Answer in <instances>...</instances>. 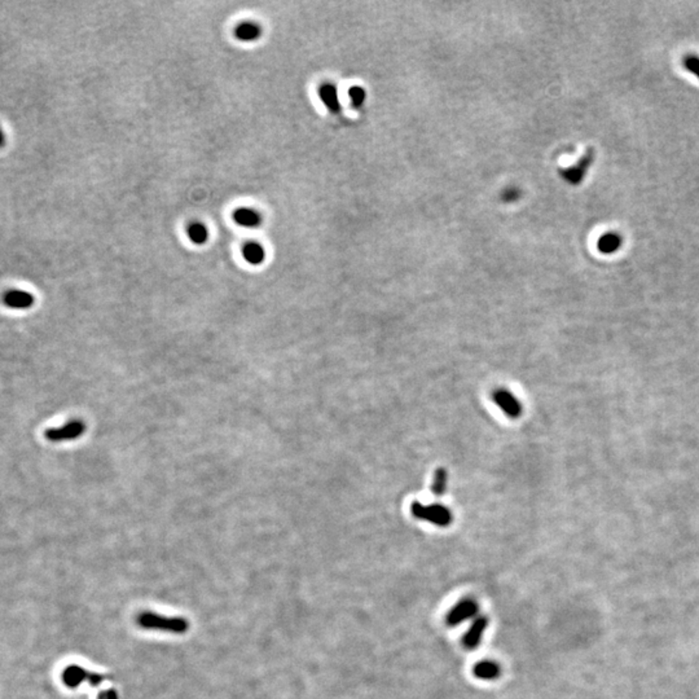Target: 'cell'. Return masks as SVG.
Instances as JSON below:
<instances>
[{
  "label": "cell",
  "mask_w": 699,
  "mask_h": 699,
  "mask_svg": "<svg viewBox=\"0 0 699 699\" xmlns=\"http://www.w3.org/2000/svg\"><path fill=\"white\" fill-rule=\"evenodd\" d=\"M410 511L416 518L422 519V521H428L430 524L441 526V527H447L454 521L452 512L447 506L441 505V504L424 505L421 502H413Z\"/></svg>",
  "instance_id": "obj_1"
},
{
  "label": "cell",
  "mask_w": 699,
  "mask_h": 699,
  "mask_svg": "<svg viewBox=\"0 0 699 699\" xmlns=\"http://www.w3.org/2000/svg\"><path fill=\"white\" fill-rule=\"evenodd\" d=\"M86 431V424L81 419H73L61 428H55L46 431V438L49 442H69L81 438Z\"/></svg>",
  "instance_id": "obj_2"
},
{
  "label": "cell",
  "mask_w": 699,
  "mask_h": 699,
  "mask_svg": "<svg viewBox=\"0 0 699 699\" xmlns=\"http://www.w3.org/2000/svg\"><path fill=\"white\" fill-rule=\"evenodd\" d=\"M139 623L144 628L170 629L175 632H184L188 627L184 619H166L149 613L139 617Z\"/></svg>",
  "instance_id": "obj_3"
},
{
  "label": "cell",
  "mask_w": 699,
  "mask_h": 699,
  "mask_svg": "<svg viewBox=\"0 0 699 699\" xmlns=\"http://www.w3.org/2000/svg\"><path fill=\"white\" fill-rule=\"evenodd\" d=\"M478 613V604L471 600V598H466L460 601L457 605L454 606V609L448 613V615L445 617V622L450 627H456L461 623L466 622L467 619H471V617H476Z\"/></svg>",
  "instance_id": "obj_4"
},
{
  "label": "cell",
  "mask_w": 699,
  "mask_h": 699,
  "mask_svg": "<svg viewBox=\"0 0 699 699\" xmlns=\"http://www.w3.org/2000/svg\"><path fill=\"white\" fill-rule=\"evenodd\" d=\"M493 400L504 413L511 419H518L522 413V406L519 400L506 389H499L493 393Z\"/></svg>",
  "instance_id": "obj_5"
},
{
  "label": "cell",
  "mask_w": 699,
  "mask_h": 699,
  "mask_svg": "<svg viewBox=\"0 0 699 699\" xmlns=\"http://www.w3.org/2000/svg\"><path fill=\"white\" fill-rule=\"evenodd\" d=\"M487 627H489V619L486 617H477L473 622V624L470 626V628L467 629V632L464 636V640H463V645L465 646L466 649L473 650L477 648L478 645L480 643V640H482Z\"/></svg>",
  "instance_id": "obj_6"
},
{
  "label": "cell",
  "mask_w": 699,
  "mask_h": 699,
  "mask_svg": "<svg viewBox=\"0 0 699 699\" xmlns=\"http://www.w3.org/2000/svg\"><path fill=\"white\" fill-rule=\"evenodd\" d=\"M3 302L5 303L10 308L27 310L34 306L35 298L34 295L29 291L12 289L3 295Z\"/></svg>",
  "instance_id": "obj_7"
},
{
  "label": "cell",
  "mask_w": 699,
  "mask_h": 699,
  "mask_svg": "<svg viewBox=\"0 0 699 699\" xmlns=\"http://www.w3.org/2000/svg\"><path fill=\"white\" fill-rule=\"evenodd\" d=\"M232 218L237 225L249 228V230H256L263 221L259 211H256V209H250V208H238V209L234 210Z\"/></svg>",
  "instance_id": "obj_8"
},
{
  "label": "cell",
  "mask_w": 699,
  "mask_h": 699,
  "mask_svg": "<svg viewBox=\"0 0 699 699\" xmlns=\"http://www.w3.org/2000/svg\"><path fill=\"white\" fill-rule=\"evenodd\" d=\"M262 27L260 25L252 21H245L238 23L234 29V36L243 43H253L256 42L262 36Z\"/></svg>",
  "instance_id": "obj_9"
},
{
  "label": "cell",
  "mask_w": 699,
  "mask_h": 699,
  "mask_svg": "<svg viewBox=\"0 0 699 699\" xmlns=\"http://www.w3.org/2000/svg\"><path fill=\"white\" fill-rule=\"evenodd\" d=\"M592 160H593V157H592V153H591V151H589V153H587V154H584V157H582V160H580L579 162L576 163V164H572V167L567 169V170H565V171L562 173L563 177H565L567 182L572 183V184L579 183V182L582 180V177H584V175L587 174V170L589 169V164L592 162Z\"/></svg>",
  "instance_id": "obj_10"
},
{
  "label": "cell",
  "mask_w": 699,
  "mask_h": 699,
  "mask_svg": "<svg viewBox=\"0 0 699 699\" xmlns=\"http://www.w3.org/2000/svg\"><path fill=\"white\" fill-rule=\"evenodd\" d=\"M319 97H320L321 103L326 105V109L330 110L332 113L341 112V103H339L337 88L334 84H332V83L323 84L319 88Z\"/></svg>",
  "instance_id": "obj_11"
},
{
  "label": "cell",
  "mask_w": 699,
  "mask_h": 699,
  "mask_svg": "<svg viewBox=\"0 0 699 699\" xmlns=\"http://www.w3.org/2000/svg\"><path fill=\"white\" fill-rule=\"evenodd\" d=\"M241 252L245 262L252 266H260L266 260V249L254 241L245 244Z\"/></svg>",
  "instance_id": "obj_12"
},
{
  "label": "cell",
  "mask_w": 699,
  "mask_h": 699,
  "mask_svg": "<svg viewBox=\"0 0 699 699\" xmlns=\"http://www.w3.org/2000/svg\"><path fill=\"white\" fill-rule=\"evenodd\" d=\"M473 671L476 677L480 680H495L500 676L501 667L492 661H482L476 664Z\"/></svg>",
  "instance_id": "obj_13"
},
{
  "label": "cell",
  "mask_w": 699,
  "mask_h": 699,
  "mask_svg": "<svg viewBox=\"0 0 699 699\" xmlns=\"http://www.w3.org/2000/svg\"><path fill=\"white\" fill-rule=\"evenodd\" d=\"M186 236L189 241L195 245H205L209 240V230L201 221H193L186 228Z\"/></svg>",
  "instance_id": "obj_14"
},
{
  "label": "cell",
  "mask_w": 699,
  "mask_h": 699,
  "mask_svg": "<svg viewBox=\"0 0 699 699\" xmlns=\"http://www.w3.org/2000/svg\"><path fill=\"white\" fill-rule=\"evenodd\" d=\"M622 244V237L619 234L615 233H607L604 234L600 241H598V249L600 252L606 253V254H610V253H614L619 249V246Z\"/></svg>",
  "instance_id": "obj_15"
},
{
  "label": "cell",
  "mask_w": 699,
  "mask_h": 699,
  "mask_svg": "<svg viewBox=\"0 0 699 699\" xmlns=\"http://www.w3.org/2000/svg\"><path fill=\"white\" fill-rule=\"evenodd\" d=\"M447 489V471L444 469H438L437 473H435V478H434V483H432V492L435 495H443Z\"/></svg>",
  "instance_id": "obj_16"
},
{
  "label": "cell",
  "mask_w": 699,
  "mask_h": 699,
  "mask_svg": "<svg viewBox=\"0 0 699 699\" xmlns=\"http://www.w3.org/2000/svg\"><path fill=\"white\" fill-rule=\"evenodd\" d=\"M350 99H351V103L354 106L359 108L364 103L365 100V91L359 87V86H354L351 87L349 91Z\"/></svg>",
  "instance_id": "obj_17"
},
{
  "label": "cell",
  "mask_w": 699,
  "mask_h": 699,
  "mask_svg": "<svg viewBox=\"0 0 699 699\" xmlns=\"http://www.w3.org/2000/svg\"><path fill=\"white\" fill-rule=\"evenodd\" d=\"M684 66L685 69L691 71V74L697 75L699 78V58L694 55H687L684 58Z\"/></svg>",
  "instance_id": "obj_18"
},
{
  "label": "cell",
  "mask_w": 699,
  "mask_h": 699,
  "mask_svg": "<svg viewBox=\"0 0 699 699\" xmlns=\"http://www.w3.org/2000/svg\"><path fill=\"white\" fill-rule=\"evenodd\" d=\"M518 197H519V192H518V189H515V188H509V189H506V191L504 192V195H502V199H504V201H506V202H513V201H515V199Z\"/></svg>",
  "instance_id": "obj_19"
},
{
  "label": "cell",
  "mask_w": 699,
  "mask_h": 699,
  "mask_svg": "<svg viewBox=\"0 0 699 699\" xmlns=\"http://www.w3.org/2000/svg\"><path fill=\"white\" fill-rule=\"evenodd\" d=\"M4 144H5V136H4L3 130L0 127V148H3V147H4Z\"/></svg>",
  "instance_id": "obj_20"
}]
</instances>
